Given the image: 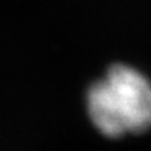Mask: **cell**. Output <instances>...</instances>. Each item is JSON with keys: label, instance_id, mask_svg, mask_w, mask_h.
Listing matches in <instances>:
<instances>
[{"label": "cell", "instance_id": "1", "mask_svg": "<svg viewBox=\"0 0 151 151\" xmlns=\"http://www.w3.org/2000/svg\"><path fill=\"white\" fill-rule=\"evenodd\" d=\"M86 109L104 136L140 134L151 128V82L136 68L114 65L91 85Z\"/></svg>", "mask_w": 151, "mask_h": 151}]
</instances>
